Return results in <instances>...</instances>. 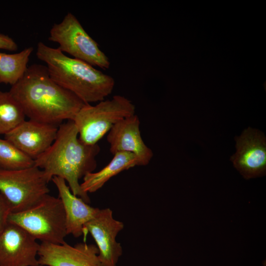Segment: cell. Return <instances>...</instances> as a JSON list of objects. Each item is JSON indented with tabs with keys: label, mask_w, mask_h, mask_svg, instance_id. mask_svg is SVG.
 Here are the masks:
<instances>
[{
	"label": "cell",
	"mask_w": 266,
	"mask_h": 266,
	"mask_svg": "<svg viewBox=\"0 0 266 266\" xmlns=\"http://www.w3.org/2000/svg\"><path fill=\"white\" fill-rule=\"evenodd\" d=\"M100 151L98 144L88 145L80 140L73 121L69 120L59 125L54 142L34 160V166L43 170L50 180L54 176L63 178L74 195L89 203L90 199L79 180L96 169Z\"/></svg>",
	"instance_id": "7a4b0ae2"
},
{
	"label": "cell",
	"mask_w": 266,
	"mask_h": 266,
	"mask_svg": "<svg viewBox=\"0 0 266 266\" xmlns=\"http://www.w3.org/2000/svg\"><path fill=\"white\" fill-rule=\"evenodd\" d=\"M30 120L60 125L73 121L86 103L50 77L46 66L33 64L9 91Z\"/></svg>",
	"instance_id": "6da1fadb"
},
{
	"label": "cell",
	"mask_w": 266,
	"mask_h": 266,
	"mask_svg": "<svg viewBox=\"0 0 266 266\" xmlns=\"http://www.w3.org/2000/svg\"><path fill=\"white\" fill-rule=\"evenodd\" d=\"M19 102L9 92L0 91V134H5L25 120Z\"/></svg>",
	"instance_id": "e0dca14e"
},
{
	"label": "cell",
	"mask_w": 266,
	"mask_h": 266,
	"mask_svg": "<svg viewBox=\"0 0 266 266\" xmlns=\"http://www.w3.org/2000/svg\"><path fill=\"white\" fill-rule=\"evenodd\" d=\"M99 250L93 244L81 242L71 246L41 242L38 252L39 266H103L99 257Z\"/></svg>",
	"instance_id": "8fae6325"
},
{
	"label": "cell",
	"mask_w": 266,
	"mask_h": 266,
	"mask_svg": "<svg viewBox=\"0 0 266 266\" xmlns=\"http://www.w3.org/2000/svg\"><path fill=\"white\" fill-rule=\"evenodd\" d=\"M51 180L58 189L63 205L67 234L75 237L82 236L85 234V225L97 215L100 209L91 206L74 195L63 178L54 176Z\"/></svg>",
	"instance_id": "5bb4252c"
},
{
	"label": "cell",
	"mask_w": 266,
	"mask_h": 266,
	"mask_svg": "<svg viewBox=\"0 0 266 266\" xmlns=\"http://www.w3.org/2000/svg\"><path fill=\"white\" fill-rule=\"evenodd\" d=\"M137 115L127 117L116 123L109 131L107 141L113 155L118 152L133 153L138 158L139 166L147 165L153 156L151 149L144 142Z\"/></svg>",
	"instance_id": "4fadbf2b"
},
{
	"label": "cell",
	"mask_w": 266,
	"mask_h": 266,
	"mask_svg": "<svg viewBox=\"0 0 266 266\" xmlns=\"http://www.w3.org/2000/svg\"><path fill=\"white\" fill-rule=\"evenodd\" d=\"M8 222L22 228L41 242L62 244L67 235L61 200L49 194L26 210L11 213Z\"/></svg>",
	"instance_id": "277c9868"
},
{
	"label": "cell",
	"mask_w": 266,
	"mask_h": 266,
	"mask_svg": "<svg viewBox=\"0 0 266 266\" xmlns=\"http://www.w3.org/2000/svg\"><path fill=\"white\" fill-rule=\"evenodd\" d=\"M135 107L126 97L115 95L92 105L85 104L73 121L81 141L88 145L98 144L118 122L135 114Z\"/></svg>",
	"instance_id": "5b68a950"
},
{
	"label": "cell",
	"mask_w": 266,
	"mask_h": 266,
	"mask_svg": "<svg viewBox=\"0 0 266 266\" xmlns=\"http://www.w3.org/2000/svg\"><path fill=\"white\" fill-rule=\"evenodd\" d=\"M50 181L43 170L34 166L18 170L0 168V193L11 213L26 210L49 194Z\"/></svg>",
	"instance_id": "8992f818"
},
{
	"label": "cell",
	"mask_w": 266,
	"mask_h": 266,
	"mask_svg": "<svg viewBox=\"0 0 266 266\" xmlns=\"http://www.w3.org/2000/svg\"><path fill=\"white\" fill-rule=\"evenodd\" d=\"M123 228V222L113 218L109 208L100 209L97 215L85 225L84 233L89 232L95 240L103 266H117L123 250L116 237Z\"/></svg>",
	"instance_id": "9c48e42d"
},
{
	"label": "cell",
	"mask_w": 266,
	"mask_h": 266,
	"mask_svg": "<svg viewBox=\"0 0 266 266\" xmlns=\"http://www.w3.org/2000/svg\"><path fill=\"white\" fill-rule=\"evenodd\" d=\"M59 126L30 119L25 120L4 134V139L34 160L53 144Z\"/></svg>",
	"instance_id": "7c38bea8"
},
{
	"label": "cell",
	"mask_w": 266,
	"mask_h": 266,
	"mask_svg": "<svg viewBox=\"0 0 266 266\" xmlns=\"http://www.w3.org/2000/svg\"><path fill=\"white\" fill-rule=\"evenodd\" d=\"M236 152L231 161L247 179L262 176L266 169V142L264 134L250 128L236 138Z\"/></svg>",
	"instance_id": "30bf717a"
},
{
	"label": "cell",
	"mask_w": 266,
	"mask_h": 266,
	"mask_svg": "<svg viewBox=\"0 0 266 266\" xmlns=\"http://www.w3.org/2000/svg\"><path fill=\"white\" fill-rule=\"evenodd\" d=\"M11 212L9 204L0 193V233L7 224L8 217Z\"/></svg>",
	"instance_id": "d6986e66"
},
{
	"label": "cell",
	"mask_w": 266,
	"mask_h": 266,
	"mask_svg": "<svg viewBox=\"0 0 266 266\" xmlns=\"http://www.w3.org/2000/svg\"><path fill=\"white\" fill-rule=\"evenodd\" d=\"M33 50V47H29L17 53L0 52V83L12 86L22 78Z\"/></svg>",
	"instance_id": "2e32d148"
},
{
	"label": "cell",
	"mask_w": 266,
	"mask_h": 266,
	"mask_svg": "<svg viewBox=\"0 0 266 266\" xmlns=\"http://www.w3.org/2000/svg\"><path fill=\"white\" fill-rule=\"evenodd\" d=\"M37 58L46 63L51 79L86 104L105 100L114 89V78L82 61L66 55L58 48L37 43Z\"/></svg>",
	"instance_id": "3957f363"
},
{
	"label": "cell",
	"mask_w": 266,
	"mask_h": 266,
	"mask_svg": "<svg viewBox=\"0 0 266 266\" xmlns=\"http://www.w3.org/2000/svg\"><path fill=\"white\" fill-rule=\"evenodd\" d=\"M34 165L33 159L8 140L0 138V168L18 170Z\"/></svg>",
	"instance_id": "ac0fdd59"
},
{
	"label": "cell",
	"mask_w": 266,
	"mask_h": 266,
	"mask_svg": "<svg viewBox=\"0 0 266 266\" xmlns=\"http://www.w3.org/2000/svg\"><path fill=\"white\" fill-rule=\"evenodd\" d=\"M36 240L22 228L8 222L0 233V266H39Z\"/></svg>",
	"instance_id": "ba28073f"
},
{
	"label": "cell",
	"mask_w": 266,
	"mask_h": 266,
	"mask_svg": "<svg viewBox=\"0 0 266 266\" xmlns=\"http://www.w3.org/2000/svg\"><path fill=\"white\" fill-rule=\"evenodd\" d=\"M48 39L57 43L58 48L63 53H67L73 58L102 69L110 67L107 56L70 12L66 14L61 22L53 25Z\"/></svg>",
	"instance_id": "52a82bcc"
},
{
	"label": "cell",
	"mask_w": 266,
	"mask_h": 266,
	"mask_svg": "<svg viewBox=\"0 0 266 266\" xmlns=\"http://www.w3.org/2000/svg\"><path fill=\"white\" fill-rule=\"evenodd\" d=\"M110 162L100 170L90 172L83 178L80 184L85 193H94L101 188L112 177L122 171L135 166H139L137 157L133 153L118 152L113 155Z\"/></svg>",
	"instance_id": "9a60e30c"
},
{
	"label": "cell",
	"mask_w": 266,
	"mask_h": 266,
	"mask_svg": "<svg viewBox=\"0 0 266 266\" xmlns=\"http://www.w3.org/2000/svg\"><path fill=\"white\" fill-rule=\"evenodd\" d=\"M18 48V45L11 37L0 33V50L16 51Z\"/></svg>",
	"instance_id": "ffe728a7"
}]
</instances>
